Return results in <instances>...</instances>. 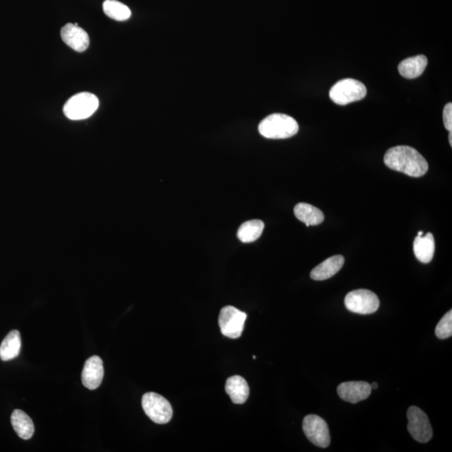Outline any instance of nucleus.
Segmentation results:
<instances>
[{"instance_id":"f257e3e1","label":"nucleus","mask_w":452,"mask_h":452,"mask_svg":"<svg viewBox=\"0 0 452 452\" xmlns=\"http://www.w3.org/2000/svg\"><path fill=\"white\" fill-rule=\"evenodd\" d=\"M383 162L390 169L410 177H422L429 170L425 158L410 146H396L386 152Z\"/></svg>"},{"instance_id":"f03ea898","label":"nucleus","mask_w":452,"mask_h":452,"mask_svg":"<svg viewBox=\"0 0 452 452\" xmlns=\"http://www.w3.org/2000/svg\"><path fill=\"white\" fill-rule=\"evenodd\" d=\"M259 133L269 139H285L298 134L299 126L290 116L275 114L268 116L259 124Z\"/></svg>"},{"instance_id":"7ed1b4c3","label":"nucleus","mask_w":452,"mask_h":452,"mask_svg":"<svg viewBox=\"0 0 452 452\" xmlns=\"http://www.w3.org/2000/svg\"><path fill=\"white\" fill-rule=\"evenodd\" d=\"M367 88L361 82L355 79H343L331 88L329 97L338 105L360 101L366 97Z\"/></svg>"},{"instance_id":"20e7f679","label":"nucleus","mask_w":452,"mask_h":452,"mask_svg":"<svg viewBox=\"0 0 452 452\" xmlns=\"http://www.w3.org/2000/svg\"><path fill=\"white\" fill-rule=\"evenodd\" d=\"M99 107V100L95 95L82 93L71 97L64 106V114L71 120L90 118Z\"/></svg>"},{"instance_id":"39448f33","label":"nucleus","mask_w":452,"mask_h":452,"mask_svg":"<svg viewBox=\"0 0 452 452\" xmlns=\"http://www.w3.org/2000/svg\"><path fill=\"white\" fill-rule=\"evenodd\" d=\"M142 406L144 412L154 423L166 424L173 417V408L165 397L154 392L143 396Z\"/></svg>"},{"instance_id":"423d86ee","label":"nucleus","mask_w":452,"mask_h":452,"mask_svg":"<svg viewBox=\"0 0 452 452\" xmlns=\"http://www.w3.org/2000/svg\"><path fill=\"white\" fill-rule=\"evenodd\" d=\"M247 315L237 307H224L219 315V326L222 334L230 338L241 337Z\"/></svg>"},{"instance_id":"0eeeda50","label":"nucleus","mask_w":452,"mask_h":452,"mask_svg":"<svg viewBox=\"0 0 452 452\" xmlns=\"http://www.w3.org/2000/svg\"><path fill=\"white\" fill-rule=\"evenodd\" d=\"M345 303L347 310L362 315L374 314L379 307L378 296L365 289L350 291L346 296Z\"/></svg>"},{"instance_id":"6e6552de","label":"nucleus","mask_w":452,"mask_h":452,"mask_svg":"<svg viewBox=\"0 0 452 452\" xmlns=\"http://www.w3.org/2000/svg\"><path fill=\"white\" fill-rule=\"evenodd\" d=\"M408 426L410 432L415 441L426 443L433 437V431L425 412L417 406H411L407 411Z\"/></svg>"},{"instance_id":"1a4fd4ad","label":"nucleus","mask_w":452,"mask_h":452,"mask_svg":"<svg viewBox=\"0 0 452 452\" xmlns=\"http://www.w3.org/2000/svg\"><path fill=\"white\" fill-rule=\"evenodd\" d=\"M302 429L307 438L314 445L321 448H326L330 445L329 426L327 422L318 415H307L303 419Z\"/></svg>"},{"instance_id":"9d476101","label":"nucleus","mask_w":452,"mask_h":452,"mask_svg":"<svg viewBox=\"0 0 452 452\" xmlns=\"http://www.w3.org/2000/svg\"><path fill=\"white\" fill-rule=\"evenodd\" d=\"M371 390L370 383L365 381L345 382L338 387L339 397L351 404L365 401L369 398Z\"/></svg>"},{"instance_id":"9b49d317","label":"nucleus","mask_w":452,"mask_h":452,"mask_svg":"<svg viewBox=\"0 0 452 452\" xmlns=\"http://www.w3.org/2000/svg\"><path fill=\"white\" fill-rule=\"evenodd\" d=\"M104 377L103 362L98 356H93L87 360L84 365L82 381L87 389L93 390L101 386Z\"/></svg>"},{"instance_id":"f8f14e48","label":"nucleus","mask_w":452,"mask_h":452,"mask_svg":"<svg viewBox=\"0 0 452 452\" xmlns=\"http://www.w3.org/2000/svg\"><path fill=\"white\" fill-rule=\"evenodd\" d=\"M61 35L62 41L75 51H85L89 46V36L78 24H67L62 28Z\"/></svg>"},{"instance_id":"ddd939ff","label":"nucleus","mask_w":452,"mask_h":452,"mask_svg":"<svg viewBox=\"0 0 452 452\" xmlns=\"http://www.w3.org/2000/svg\"><path fill=\"white\" fill-rule=\"evenodd\" d=\"M345 264V257L343 255H334L319 264L311 271L310 277L315 281H324V280L333 278L337 274Z\"/></svg>"},{"instance_id":"4468645a","label":"nucleus","mask_w":452,"mask_h":452,"mask_svg":"<svg viewBox=\"0 0 452 452\" xmlns=\"http://www.w3.org/2000/svg\"><path fill=\"white\" fill-rule=\"evenodd\" d=\"M226 391L232 402L239 405L245 403L250 395V388L246 379L239 375L232 376L227 379Z\"/></svg>"},{"instance_id":"2eb2a0df","label":"nucleus","mask_w":452,"mask_h":452,"mask_svg":"<svg viewBox=\"0 0 452 452\" xmlns=\"http://www.w3.org/2000/svg\"><path fill=\"white\" fill-rule=\"evenodd\" d=\"M428 64L426 55H417L404 60L399 63L398 69L399 74L407 79H415L423 74Z\"/></svg>"},{"instance_id":"dca6fc26","label":"nucleus","mask_w":452,"mask_h":452,"mask_svg":"<svg viewBox=\"0 0 452 452\" xmlns=\"http://www.w3.org/2000/svg\"><path fill=\"white\" fill-rule=\"evenodd\" d=\"M435 250L433 235L427 233L425 237H415L414 241V252L415 257L422 263H429L434 257Z\"/></svg>"},{"instance_id":"f3484780","label":"nucleus","mask_w":452,"mask_h":452,"mask_svg":"<svg viewBox=\"0 0 452 452\" xmlns=\"http://www.w3.org/2000/svg\"><path fill=\"white\" fill-rule=\"evenodd\" d=\"M296 217L307 226H318L324 221V215L318 208L307 203H299L294 208Z\"/></svg>"},{"instance_id":"a211bd4d","label":"nucleus","mask_w":452,"mask_h":452,"mask_svg":"<svg viewBox=\"0 0 452 452\" xmlns=\"http://www.w3.org/2000/svg\"><path fill=\"white\" fill-rule=\"evenodd\" d=\"M21 350V334L17 330L10 332L3 340L0 345V359L2 361H10L18 357Z\"/></svg>"},{"instance_id":"6ab92c4d","label":"nucleus","mask_w":452,"mask_h":452,"mask_svg":"<svg viewBox=\"0 0 452 452\" xmlns=\"http://www.w3.org/2000/svg\"><path fill=\"white\" fill-rule=\"evenodd\" d=\"M11 423L16 433L23 440L33 437L35 426L32 419L21 410H15L11 415Z\"/></svg>"},{"instance_id":"aec40b11","label":"nucleus","mask_w":452,"mask_h":452,"mask_svg":"<svg viewBox=\"0 0 452 452\" xmlns=\"http://www.w3.org/2000/svg\"><path fill=\"white\" fill-rule=\"evenodd\" d=\"M264 227L263 222L260 219H251L243 223L237 231V237L243 243H251L261 237Z\"/></svg>"},{"instance_id":"412c9836","label":"nucleus","mask_w":452,"mask_h":452,"mask_svg":"<svg viewBox=\"0 0 452 452\" xmlns=\"http://www.w3.org/2000/svg\"><path fill=\"white\" fill-rule=\"evenodd\" d=\"M103 11L108 17L117 21H125L131 17L129 7L117 0H106L103 3Z\"/></svg>"},{"instance_id":"4be33fe9","label":"nucleus","mask_w":452,"mask_h":452,"mask_svg":"<svg viewBox=\"0 0 452 452\" xmlns=\"http://www.w3.org/2000/svg\"><path fill=\"white\" fill-rule=\"evenodd\" d=\"M435 335L438 338L446 339L452 335V311L444 316L435 327Z\"/></svg>"},{"instance_id":"5701e85b","label":"nucleus","mask_w":452,"mask_h":452,"mask_svg":"<svg viewBox=\"0 0 452 452\" xmlns=\"http://www.w3.org/2000/svg\"><path fill=\"white\" fill-rule=\"evenodd\" d=\"M443 121H444V125H445L446 129L448 131L451 132L452 131V104L451 102L447 103L445 107H444Z\"/></svg>"},{"instance_id":"b1692460","label":"nucleus","mask_w":452,"mask_h":452,"mask_svg":"<svg viewBox=\"0 0 452 452\" xmlns=\"http://www.w3.org/2000/svg\"><path fill=\"white\" fill-rule=\"evenodd\" d=\"M370 386H371V389H372V390H376V389H377V388H378V386H378V383H375V382L373 383H371Z\"/></svg>"},{"instance_id":"393cba45","label":"nucleus","mask_w":452,"mask_h":452,"mask_svg":"<svg viewBox=\"0 0 452 452\" xmlns=\"http://www.w3.org/2000/svg\"><path fill=\"white\" fill-rule=\"evenodd\" d=\"M448 138H449V143L451 147H452V132H450L449 137H448Z\"/></svg>"},{"instance_id":"a878e982","label":"nucleus","mask_w":452,"mask_h":452,"mask_svg":"<svg viewBox=\"0 0 452 452\" xmlns=\"http://www.w3.org/2000/svg\"><path fill=\"white\" fill-rule=\"evenodd\" d=\"M423 234H424L423 231H419L418 232V237H422Z\"/></svg>"}]
</instances>
